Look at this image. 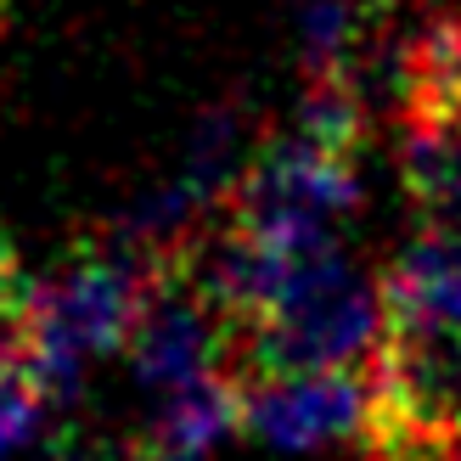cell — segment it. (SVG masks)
Masks as SVG:
<instances>
[{"mask_svg":"<svg viewBox=\"0 0 461 461\" xmlns=\"http://www.w3.org/2000/svg\"><path fill=\"white\" fill-rule=\"evenodd\" d=\"M158 276V259L135 248L124 230L79 242L51 282L29 298V366L45 383L51 405H74L85 388V366L130 343L141 298Z\"/></svg>","mask_w":461,"mask_h":461,"instance_id":"obj_1","label":"cell"},{"mask_svg":"<svg viewBox=\"0 0 461 461\" xmlns=\"http://www.w3.org/2000/svg\"><path fill=\"white\" fill-rule=\"evenodd\" d=\"M388 332L383 276H366L343 259V248L310 253L287 293L253 321L230 332L225 372H327V366H372Z\"/></svg>","mask_w":461,"mask_h":461,"instance_id":"obj_2","label":"cell"},{"mask_svg":"<svg viewBox=\"0 0 461 461\" xmlns=\"http://www.w3.org/2000/svg\"><path fill=\"white\" fill-rule=\"evenodd\" d=\"M377 377L372 366H327V372H259L242 377V428L276 450H315L332 439H360Z\"/></svg>","mask_w":461,"mask_h":461,"instance_id":"obj_3","label":"cell"},{"mask_svg":"<svg viewBox=\"0 0 461 461\" xmlns=\"http://www.w3.org/2000/svg\"><path fill=\"white\" fill-rule=\"evenodd\" d=\"M388 327L461 332V225H422L383 270Z\"/></svg>","mask_w":461,"mask_h":461,"instance_id":"obj_4","label":"cell"},{"mask_svg":"<svg viewBox=\"0 0 461 461\" xmlns=\"http://www.w3.org/2000/svg\"><path fill=\"white\" fill-rule=\"evenodd\" d=\"M230 428H242V377L220 366L186 388H169L164 411L130 445V461H203Z\"/></svg>","mask_w":461,"mask_h":461,"instance_id":"obj_5","label":"cell"},{"mask_svg":"<svg viewBox=\"0 0 461 461\" xmlns=\"http://www.w3.org/2000/svg\"><path fill=\"white\" fill-rule=\"evenodd\" d=\"M400 186L422 225H461V124L400 119Z\"/></svg>","mask_w":461,"mask_h":461,"instance_id":"obj_6","label":"cell"},{"mask_svg":"<svg viewBox=\"0 0 461 461\" xmlns=\"http://www.w3.org/2000/svg\"><path fill=\"white\" fill-rule=\"evenodd\" d=\"M45 411H51V394L34 377L29 360H0V461L17 456L23 445L45 428Z\"/></svg>","mask_w":461,"mask_h":461,"instance_id":"obj_7","label":"cell"}]
</instances>
